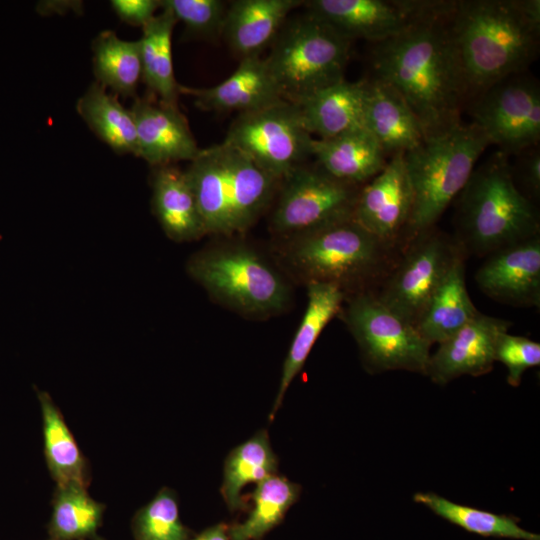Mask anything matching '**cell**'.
<instances>
[{"label":"cell","mask_w":540,"mask_h":540,"mask_svg":"<svg viewBox=\"0 0 540 540\" xmlns=\"http://www.w3.org/2000/svg\"><path fill=\"white\" fill-rule=\"evenodd\" d=\"M491 143L473 122H459L447 132L424 139L404 153L413 194L412 211L404 237L435 226L446 208L467 184L475 166Z\"/></svg>","instance_id":"obj_5"},{"label":"cell","mask_w":540,"mask_h":540,"mask_svg":"<svg viewBox=\"0 0 540 540\" xmlns=\"http://www.w3.org/2000/svg\"><path fill=\"white\" fill-rule=\"evenodd\" d=\"M408 244L376 296L416 328L455 258L464 249L455 237L435 226L416 234Z\"/></svg>","instance_id":"obj_10"},{"label":"cell","mask_w":540,"mask_h":540,"mask_svg":"<svg viewBox=\"0 0 540 540\" xmlns=\"http://www.w3.org/2000/svg\"><path fill=\"white\" fill-rule=\"evenodd\" d=\"M152 189L154 213L169 238L183 242L207 234L184 171L172 164L154 167Z\"/></svg>","instance_id":"obj_24"},{"label":"cell","mask_w":540,"mask_h":540,"mask_svg":"<svg viewBox=\"0 0 540 540\" xmlns=\"http://www.w3.org/2000/svg\"><path fill=\"white\" fill-rule=\"evenodd\" d=\"M76 109L91 131L117 154L138 156L135 121L113 93L95 82L79 98Z\"/></svg>","instance_id":"obj_28"},{"label":"cell","mask_w":540,"mask_h":540,"mask_svg":"<svg viewBox=\"0 0 540 540\" xmlns=\"http://www.w3.org/2000/svg\"><path fill=\"white\" fill-rule=\"evenodd\" d=\"M115 14L125 23L144 27L161 8L160 0H112L110 2Z\"/></svg>","instance_id":"obj_39"},{"label":"cell","mask_w":540,"mask_h":540,"mask_svg":"<svg viewBox=\"0 0 540 540\" xmlns=\"http://www.w3.org/2000/svg\"><path fill=\"white\" fill-rule=\"evenodd\" d=\"M475 280L497 302L518 307L540 305V235L491 253Z\"/></svg>","instance_id":"obj_17"},{"label":"cell","mask_w":540,"mask_h":540,"mask_svg":"<svg viewBox=\"0 0 540 540\" xmlns=\"http://www.w3.org/2000/svg\"><path fill=\"white\" fill-rule=\"evenodd\" d=\"M511 326L508 320L479 312L439 344L430 355L426 375L434 383L445 385L463 375L477 377L489 373L495 362L497 341Z\"/></svg>","instance_id":"obj_16"},{"label":"cell","mask_w":540,"mask_h":540,"mask_svg":"<svg viewBox=\"0 0 540 540\" xmlns=\"http://www.w3.org/2000/svg\"><path fill=\"white\" fill-rule=\"evenodd\" d=\"M179 92L191 96L195 106L204 111L241 114L284 101L265 58L261 56L241 59L237 69L215 86L192 88L180 85Z\"/></svg>","instance_id":"obj_19"},{"label":"cell","mask_w":540,"mask_h":540,"mask_svg":"<svg viewBox=\"0 0 540 540\" xmlns=\"http://www.w3.org/2000/svg\"><path fill=\"white\" fill-rule=\"evenodd\" d=\"M136 126L138 157L153 167L193 161L200 153L188 122L178 108L153 97L135 98L130 108Z\"/></svg>","instance_id":"obj_18"},{"label":"cell","mask_w":540,"mask_h":540,"mask_svg":"<svg viewBox=\"0 0 540 540\" xmlns=\"http://www.w3.org/2000/svg\"><path fill=\"white\" fill-rule=\"evenodd\" d=\"M184 172L207 234L231 235L247 230L281 181L225 141L201 149Z\"/></svg>","instance_id":"obj_4"},{"label":"cell","mask_w":540,"mask_h":540,"mask_svg":"<svg viewBox=\"0 0 540 540\" xmlns=\"http://www.w3.org/2000/svg\"><path fill=\"white\" fill-rule=\"evenodd\" d=\"M96 82L122 98H137L142 80L140 42L120 39L110 30L101 32L92 43Z\"/></svg>","instance_id":"obj_29"},{"label":"cell","mask_w":540,"mask_h":540,"mask_svg":"<svg viewBox=\"0 0 540 540\" xmlns=\"http://www.w3.org/2000/svg\"><path fill=\"white\" fill-rule=\"evenodd\" d=\"M301 0H234L228 3L222 36L241 59L261 56Z\"/></svg>","instance_id":"obj_21"},{"label":"cell","mask_w":540,"mask_h":540,"mask_svg":"<svg viewBox=\"0 0 540 540\" xmlns=\"http://www.w3.org/2000/svg\"><path fill=\"white\" fill-rule=\"evenodd\" d=\"M413 500L444 520L482 537L540 540L539 534L523 529L519 519L513 516L461 505L433 492H417Z\"/></svg>","instance_id":"obj_33"},{"label":"cell","mask_w":540,"mask_h":540,"mask_svg":"<svg viewBox=\"0 0 540 540\" xmlns=\"http://www.w3.org/2000/svg\"><path fill=\"white\" fill-rule=\"evenodd\" d=\"M188 272L215 299L244 313L276 312L288 301V290L279 274L246 247L199 253L189 261Z\"/></svg>","instance_id":"obj_8"},{"label":"cell","mask_w":540,"mask_h":540,"mask_svg":"<svg viewBox=\"0 0 540 540\" xmlns=\"http://www.w3.org/2000/svg\"><path fill=\"white\" fill-rule=\"evenodd\" d=\"M345 320L371 371L406 370L426 375L431 345L376 294L354 295Z\"/></svg>","instance_id":"obj_11"},{"label":"cell","mask_w":540,"mask_h":540,"mask_svg":"<svg viewBox=\"0 0 540 540\" xmlns=\"http://www.w3.org/2000/svg\"><path fill=\"white\" fill-rule=\"evenodd\" d=\"M307 306L286 356L280 386L271 412L279 409L292 380L303 368L315 342L330 320L341 310L345 293L332 283L307 282Z\"/></svg>","instance_id":"obj_25"},{"label":"cell","mask_w":540,"mask_h":540,"mask_svg":"<svg viewBox=\"0 0 540 540\" xmlns=\"http://www.w3.org/2000/svg\"><path fill=\"white\" fill-rule=\"evenodd\" d=\"M453 3L442 1L400 34L371 45L368 76L398 90L416 116L424 139L461 122L467 105L448 25Z\"/></svg>","instance_id":"obj_1"},{"label":"cell","mask_w":540,"mask_h":540,"mask_svg":"<svg viewBox=\"0 0 540 540\" xmlns=\"http://www.w3.org/2000/svg\"><path fill=\"white\" fill-rule=\"evenodd\" d=\"M442 1L431 0H309L306 12L354 42L371 44L392 38L415 21L437 9Z\"/></svg>","instance_id":"obj_14"},{"label":"cell","mask_w":540,"mask_h":540,"mask_svg":"<svg viewBox=\"0 0 540 540\" xmlns=\"http://www.w3.org/2000/svg\"><path fill=\"white\" fill-rule=\"evenodd\" d=\"M413 194L404 152L391 156L384 169L359 192L353 219L366 231L393 248L405 235Z\"/></svg>","instance_id":"obj_15"},{"label":"cell","mask_w":540,"mask_h":540,"mask_svg":"<svg viewBox=\"0 0 540 540\" xmlns=\"http://www.w3.org/2000/svg\"><path fill=\"white\" fill-rule=\"evenodd\" d=\"M509 158L492 153L458 195L455 238L466 253L490 255L539 235L538 210L514 184Z\"/></svg>","instance_id":"obj_3"},{"label":"cell","mask_w":540,"mask_h":540,"mask_svg":"<svg viewBox=\"0 0 540 540\" xmlns=\"http://www.w3.org/2000/svg\"><path fill=\"white\" fill-rule=\"evenodd\" d=\"M312 157L335 179L358 186L378 175L389 159L366 128L328 139L314 138Z\"/></svg>","instance_id":"obj_22"},{"label":"cell","mask_w":540,"mask_h":540,"mask_svg":"<svg viewBox=\"0 0 540 540\" xmlns=\"http://www.w3.org/2000/svg\"><path fill=\"white\" fill-rule=\"evenodd\" d=\"M280 182L272 228L291 236L352 218L362 187L335 179L316 163L299 166Z\"/></svg>","instance_id":"obj_13"},{"label":"cell","mask_w":540,"mask_h":540,"mask_svg":"<svg viewBox=\"0 0 540 540\" xmlns=\"http://www.w3.org/2000/svg\"><path fill=\"white\" fill-rule=\"evenodd\" d=\"M352 44L306 11L287 19L265 58L282 99L297 105L344 80Z\"/></svg>","instance_id":"obj_6"},{"label":"cell","mask_w":540,"mask_h":540,"mask_svg":"<svg viewBox=\"0 0 540 540\" xmlns=\"http://www.w3.org/2000/svg\"><path fill=\"white\" fill-rule=\"evenodd\" d=\"M313 139L302 123L298 107L280 101L238 114L223 141L281 180L312 157Z\"/></svg>","instance_id":"obj_9"},{"label":"cell","mask_w":540,"mask_h":540,"mask_svg":"<svg viewBox=\"0 0 540 540\" xmlns=\"http://www.w3.org/2000/svg\"><path fill=\"white\" fill-rule=\"evenodd\" d=\"M42 421L44 454L57 486L77 482L87 486L86 460L68 428L62 413L45 391H38Z\"/></svg>","instance_id":"obj_30"},{"label":"cell","mask_w":540,"mask_h":540,"mask_svg":"<svg viewBox=\"0 0 540 540\" xmlns=\"http://www.w3.org/2000/svg\"><path fill=\"white\" fill-rule=\"evenodd\" d=\"M228 3L223 0H160L161 8L170 10L190 35L212 40L222 36Z\"/></svg>","instance_id":"obj_36"},{"label":"cell","mask_w":540,"mask_h":540,"mask_svg":"<svg viewBox=\"0 0 540 540\" xmlns=\"http://www.w3.org/2000/svg\"><path fill=\"white\" fill-rule=\"evenodd\" d=\"M495 361L507 367V382L517 387L527 369L540 365V344L526 337L503 333L496 344Z\"/></svg>","instance_id":"obj_37"},{"label":"cell","mask_w":540,"mask_h":540,"mask_svg":"<svg viewBox=\"0 0 540 540\" xmlns=\"http://www.w3.org/2000/svg\"><path fill=\"white\" fill-rule=\"evenodd\" d=\"M294 237L289 258L307 282L345 287L382 278L391 268V247L349 218Z\"/></svg>","instance_id":"obj_7"},{"label":"cell","mask_w":540,"mask_h":540,"mask_svg":"<svg viewBox=\"0 0 540 540\" xmlns=\"http://www.w3.org/2000/svg\"><path fill=\"white\" fill-rule=\"evenodd\" d=\"M277 464V458L265 431L258 432L235 447L225 461L221 488L229 509H240L243 506L241 497L243 487L249 483L257 484L276 474Z\"/></svg>","instance_id":"obj_32"},{"label":"cell","mask_w":540,"mask_h":540,"mask_svg":"<svg viewBox=\"0 0 540 540\" xmlns=\"http://www.w3.org/2000/svg\"><path fill=\"white\" fill-rule=\"evenodd\" d=\"M176 22L171 11L162 8L161 13L142 27L139 39L142 81L151 97L172 108H178L180 94L172 57V34Z\"/></svg>","instance_id":"obj_27"},{"label":"cell","mask_w":540,"mask_h":540,"mask_svg":"<svg viewBox=\"0 0 540 540\" xmlns=\"http://www.w3.org/2000/svg\"><path fill=\"white\" fill-rule=\"evenodd\" d=\"M510 161L512 179L517 189L536 205L540 198V145L532 146L513 155Z\"/></svg>","instance_id":"obj_38"},{"label":"cell","mask_w":540,"mask_h":540,"mask_svg":"<svg viewBox=\"0 0 540 540\" xmlns=\"http://www.w3.org/2000/svg\"><path fill=\"white\" fill-rule=\"evenodd\" d=\"M193 540H230V538L227 527L224 524H217L204 530Z\"/></svg>","instance_id":"obj_40"},{"label":"cell","mask_w":540,"mask_h":540,"mask_svg":"<svg viewBox=\"0 0 540 540\" xmlns=\"http://www.w3.org/2000/svg\"><path fill=\"white\" fill-rule=\"evenodd\" d=\"M448 25L467 104L538 57L539 0H454Z\"/></svg>","instance_id":"obj_2"},{"label":"cell","mask_w":540,"mask_h":540,"mask_svg":"<svg viewBox=\"0 0 540 540\" xmlns=\"http://www.w3.org/2000/svg\"><path fill=\"white\" fill-rule=\"evenodd\" d=\"M300 486L273 474L256 484L254 506L247 519L228 529L230 540H256L275 527L294 504Z\"/></svg>","instance_id":"obj_34"},{"label":"cell","mask_w":540,"mask_h":540,"mask_svg":"<svg viewBox=\"0 0 540 540\" xmlns=\"http://www.w3.org/2000/svg\"><path fill=\"white\" fill-rule=\"evenodd\" d=\"M364 80H342L297 104L306 130L318 139L337 137L364 126Z\"/></svg>","instance_id":"obj_23"},{"label":"cell","mask_w":540,"mask_h":540,"mask_svg":"<svg viewBox=\"0 0 540 540\" xmlns=\"http://www.w3.org/2000/svg\"><path fill=\"white\" fill-rule=\"evenodd\" d=\"M465 255V250L457 255L416 326L430 345L440 344L479 313L466 287Z\"/></svg>","instance_id":"obj_26"},{"label":"cell","mask_w":540,"mask_h":540,"mask_svg":"<svg viewBox=\"0 0 540 540\" xmlns=\"http://www.w3.org/2000/svg\"><path fill=\"white\" fill-rule=\"evenodd\" d=\"M465 111L491 145L509 157L540 145V84L529 71L494 83L472 98Z\"/></svg>","instance_id":"obj_12"},{"label":"cell","mask_w":540,"mask_h":540,"mask_svg":"<svg viewBox=\"0 0 540 540\" xmlns=\"http://www.w3.org/2000/svg\"><path fill=\"white\" fill-rule=\"evenodd\" d=\"M365 86L364 126L390 158L409 152L424 140L413 111L390 83L368 76Z\"/></svg>","instance_id":"obj_20"},{"label":"cell","mask_w":540,"mask_h":540,"mask_svg":"<svg viewBox=\"0 0 540 540\" xmlns=\"http://www.w3.org/2000/svg\"><path fill=\"white\" fill-rule=\"evenodd\" d=\"M103 513L104 505L89 495L86 485H59L52 501L48 540H99Z\"/></svg>","instance_id":"obj_31"},{"label":"cell","mask_w":540,"mask_h":540,"mask_svg":"<svg viewBox=\"0 0 540 540\" xmlns=\"http://www.w3.org/2000/svg\"><path fill=\"white\" fill-rule=\"evenodd\" d=\"M132 529L136 540H188L176 497L167 488L136 513Z\"/></svg>","instance_id":"obj_35"}]
</instances>
